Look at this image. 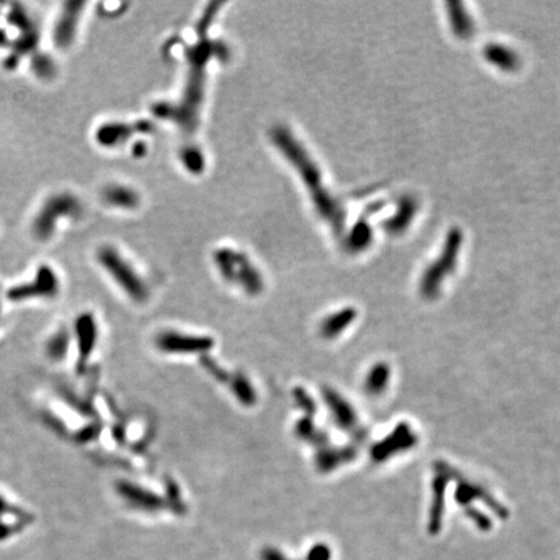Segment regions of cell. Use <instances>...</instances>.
<instances>
[{
  "instance_id": "1",
  "label": "cell",
  "mask_w": 560,
  "mask_h": 560,
  "mask_svg": "<svg viewBox=\"0 0 560 560\" xmlns=\"http://www.w3.org/2000/svg\"><path fill=\"white\" fill-rule=\"evenodd\" d=\"M271 140L275 144V147L284 154V157L293 165L294 170L303 179V185L310 192L315 207L320 213V215L329 222L336 231L341 230L340 227L344 222V215L341 214L338 204L331 198V195L328 194L326 187L323 185L320 170L313 160V157L293 135V132L284 126L272 128Z\"/></svg>"
},
{
  "instance_id": "2",
  "label": "cell",
  "mask_w": 560,
  "mask_h": 560,
  "mask_svg": "<svg viewBox=\"0 0 560 560\" xmlns=\"http://www.w3.org/2000/svg\"><path fill=\"white\" fill-rule=\"evenodd\" d=\"M213 43L202 40L188 49L189 73L187 75L186 89L180 103L172 105H157L154 112L157 116L174 119L186 131H194L198 124V110L204 97L205 87V68L214 54Z\"/></svg>"
},
{
  "instance_id": "3",
  "label": "cell",
  "mask_w": 560,
  "mask_h": 560,
  "mask_svg": "<svg viewBox=\"0 0 560 560\" xmlns=\"http://www.w3.org/2000/svg\"><path fill=\"white\" fill-rule=\"evenodd\" d=\"M97 259L131 300L137 303L147 301L150 294L147 284L128 261L117 252L116 248L108 245L100 248Z\"/></svg>"
},
{
  "instance_id": "4",
  "label": "cell",
  "mask_w": 560,
  "mask_h": 560,
  "mask_svg": "<svg viewBox=\"0 0 560 560\" xmlns=\"http://www.w3.org/2000/svg\"><path fill=\"white\" fill-rule=\"evenodd\" d=\"M214 262L227 281L240 284L249 294L259 293L264 280L248 257L231 248H222L214 253Z\"/></svg>"
},
{
  "instance_id": "5",
  "label": "cell",
  "mask_w": 560,
  "mask_h": 560,
  "mask_svg": "<svg viewBox=\"0 0 560 560\" xmlns=\"http://www.w3.org/2000/svg\"><path fill=\"white\" fill-rule=\"evenodd\" d=\"M81 211V202L70 194H58L48 198L33 223L35 236L47 240L55 231L58 217H77Z\"/></svg>"
},
{
  "instance_id": "6",
  "label": "cell",
  "mask_w": 560,
  "mask_h": 560,
  "mask_svg": "<svg viewBox=\"0 0 560 560\" xmlns=\"http://www.w3.org/2000/svg\"><path fill=\"white\" fill-rule=\"evenodd\" d=\"M156 347L167 354H200L209 351L214 347V341L208 336L163 331L156 338Z\"/></svg>"
},
{
  "instance_id": "7",
  "label": "cell",
  "mask_w": 560,
  "mask_h": 560,
  "mask_svg": "<svg viewBox=\"0 0 560 560\" xmlns=\"http://www.w3.org/2000/svg\"><path fill=\"white\" fill-rule=\"evenodd\" d=\"M83 7L84 3L82 1H68L64 4L54 33V40L58 48H68L73 43Z\"/></svg>"
},
{
  "instance_id": "8",
  "label": "cell",
  "mask_w": 560,
  "mask_h": 560,
  "mask_svg": "<svg viewBox=\"0 0 560 560\" xmlns=\"http://www.w3.org/2000/svg\"><path fill=\"white\" fill-rule=\"evenodd\" d=\"M327 406L331 411V415L336 420L338 425L344 430H354L357 425V418L354 408L350 406L344 398L338 396L335 390L328 389L325 392Z\"/></svg>"
},
{
  "instance_id": "9",
  "label": "cell",
  "mask_w": 560,
  "mask_h": 560,
  "mask_svg": "<svg viewBox=\"0 0 560 560\" xmlns=\"http://www.w3.org/2000/svg\"><path fill=\"white\" fill-rule=\"evenodd\" d=\"M417 440L414 434L408 431V427H398L395 433H392L385 441L379 443L373 450V458L377 460H383L388 458V455L397 453L414 445Z\"/></svg>"
},
{
  "instance_id": "10",
  "label": "cell",
  "mask_w": 560,
  "mask_h": 560,
  "mask_svg": "<svg viewBox=\"0 0 560 560\" xmlns=\"http://www.w3.org/2000/svg\"><path fill=\"white\" fill-rule=\"evenodd\" d=\"M103 198L109 205L119 207V208H126V209H134L139 204V196L138 194L125 186H109L106 187L103 194Z\"/></svg>"
},
{
  "instance_id": "11",
  "label": "cell",
  "mask_w": 560,
  "mask_h": 560,
  "mask_svg": "<svg viewBox=\"0 0 560 560\" xmlns=\"http://www.w3.org/2000/svg\"><path fill=\"white\" fill-rule=\"evenodd\" d=\"M56 285H58V281H56L54 272L48 268H40L38 271V277H36V281L34 284L23 285V287L14 290L12 292V296L23 297V296H29L34 293H51V292L56 291Z\"/></svg>"
},
{
  "instance_id": "12",
  "label": "cell",
  "mask_w": 560,
  "mask_h": 560,
  "mask_svg": "<svg viewBox=\"0 0 560 560\" xmlns=\"http://www.w3.org/2000/svg\"><path fill=\"white\" fill-rule=\"evenodd\" d=\"M132 130H135L134 126L124 124H106L97 130L96 139L104 147H116L131 137Z\"/></svg>"
},
{
  "instance_id": "13",
  "label": "cell",
  "mask_w": 560,
  "mask_h": 560,
  "mask_svg": "<svg viewBox=\"0 0 560 560\" xmlns=\"http://www.w3.org/2000/svg\"><path fill=\"white\" fill-rule=\"evenodd\" d=\"M355 316L354 309H345L336 314L329 315L320 325L319 332L325 338H334L338 336Z\"/></svg>"
},
{
  "instance_id": "14",
  "label": "cell",
  "mask_w": 560,
  "mask_h": 560,
  "mask_svg": "<svg viewBox=\"0 0 560 560\" xmlns=\"http://www.w3.org/2000/svg\"><path fill=\"white\" fill-rule=\"evenodd\" d=\"M446 476H440L437 480H434V500H433V504H432L431 520H430V530L431 533H437L440 530L441 526V520H443V485L446 481Z\"/></svg>"
},
{
  "instance_id": "15",
  "label": "cell",
  "mask_w": 560,
  "mask_h": 560,
  "mask_svg": "<svg viewBox=\"0 0 560 560\" xmlns=\"http://www.w3.org/2000/svg\"><path fill=\"white\" fill-rule=\"evenodd\" d=\"M389 379V369L386 364H377L369 373L366 380V389L371 395H379L384 390Z\"/></svg>"
},
{
  "instance_id": "16",
  "label": "cell",
  "mask_w": 560,
  "mask_h": 560,
  "mask_svg": "<svg viewBox=\"0 0 560 560\" xmlns=\"http://www.w3.org/2000/svg\"><path fill=\"white\" fill-rule=\"evenodd\" d=\"M233 393L235 396L237 397V399H240L244 404H253L256 401V393L252 388L250 383L245 379V377H237L233 382Z\"/></svg>"
},
{
  "instance_id": "17",
  "label": "cell",
  "mask_w": 560,
  "mask_h": 560,
  "mask_svg": "<svg viewBox=\"0 0 560 560\" xmlns=\"http://www.w3.org/2000/svg\"><path fill=\"white\" fill-rule=\"evenodd\" d=\"M33 70L42 80H49L55 74V64L46 55H36L33 58Z\"/></svg>"
},
{
  "instance_id": "18",
  "label": "cell",
  "mask_w": 560,
  "mask_h": 560,
  "mask_svg": "<svg viewBox=\"0 0 560 560\" xmlns=\"http://www.w3.org/2000/svg\"><path fill=\"white\" fill-rule=\"evenodd\" d=\"M182 159H183V163L186 165L187 169L194 173H200L204 167L202 153L195 147H187L182 153Z\"/></svg>"
}]
</instances>
